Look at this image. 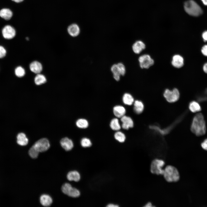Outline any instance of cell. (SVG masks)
Here are the masks:
<instances>
[{
  "label": "cell",
  "mask_w": 207,
  "mask_h": 207,
  "mask_svg": "<svg viewBox=\"0 0 207 207\" xmlns=\"http://www.w3.org/2000/svg\"><path fill=\"white\" fill-rule=\"evenodd\" d=\"M121 121L122 122V128L127 130L130 128H132L133 126V122L132 119L130 117L124 116L121 118Z\"/></svg>",
  "instance_id": "obj_11"
},
{
  "label": "cell",
  "mask_w": 207,
  "mask_h": 207,
  "mask_svg": "<svg viewBox=\"0 0 207 207\" xmlns=\"http://www.w3.org/2000/svg\"><path fill=\"white\" fill-rule=\"evenodd\" d=\"M164 96L168 101L173 102L179 99V93L178 90L176 88L173 89L172 91L166 89L164 93Z\"/></svg>",
  "instance_id": "obj_5"
},
{
  "label": "cell",
  "mask_w": 207,
  "mask_h": 207,
  "mask_svg": "<svg viewBox=\"0 0 207 207\" xmlns=\"http://www.w3.org/2000/svg\"><path fill=\"white\" fill-rule=\"evenodd\" d=\"M77 126L79 128L85 129L87 128L89 125L87 120L83 118H80L77 120L76 122Z\"/></svg>",
  "instance_id": "obj_27"
},
{
  "label": "cell",
  "mask_w": 207,
  "mask_h": 207,
  "mask_svg": "<svg viewBox=\"0 0 207 207\" xmlns=\"http://www.w3.org/2000/svg\"><path fill=\"white\" fill-rule=\"evenodd\" d=\"M11 196H12V194H11ZM10 207H11V206H10Z\"/></svg>",
  "instance_id": "obj_42"
},
{
  "label": "cell",
  "mask_w": 207,
  "mask_h": 207,
  "mask_svg": "<svg viewBox=\"0 0 207 207\" xmlns=\"http://www.w3.org/2000/svg\"><path fill=\"white\" fill-rule=\"evenodd\" d=\"M119 206L116 204H108L107 207H118Z\"/></svg>",
  "instance_id": "obj_38"
},
{
  "label": "cell",
  "mask_w": 207,
  "mask_h": 207,
  "mask_svg": "<svg viewBox=\"0 0 207 207\" xmlns=\"http://www.w3.org/2000/svg\"><path fill=\"white\" fill-rule=\"evenodd\" d=\"M113 111L114 115L118 118H121L126 113L125 108L120 105L115 106L113 108Z\"/></svg>",
  "instance_id": "obj_15"
},
{
  "label": "cell",
  "mask_w": 207,
  "mask_h": 207,
  "mask_svg": "<svg viewBox=\"0 0 207 207\" xmlns=\"http://www.w3.org/2000/svg\"><path fill=\"white\" fill-rule=\"evenodd\" d=\"M122 101L125 104L131 105L134 102V99L130 94L125 93L123 96Z\"/></svg>",
  "instance_id": "obj_23"
},
{
  "label": "cell",
  "mask_w": 207,
  "mask_h": 207,
  "mask_svg": "<svg viewBox=\"0 0 207 207\" xmlns=\"http://www.w3.org/2000/svg\"><path fill=\"white\" fill-rule=\"evenodd\" d=\"M47 79L45 76L40 73L37 74L34 78V82L37 85H40L45 83Z\"/></svg>",
  "instance_id": "obj_20"
},
{
  "label": "cell",
  "mask_w": 207,
  "mask_h": 207,
  "mask_svg": "<svg viewBox=\"0 0 207 207\" xmlns=\"http://www.w3.org/2000/svg\"><path fill=\"white\" fill-rule=\"evenodd\" d=\"M80 194L79 191L76 188L72 187V186L69 188L66 194L68 196L73 198L78 197Z\"/></svg>",
  "instance_id": "obj_22"
},
{
  "label": "cell",
  "mask_w": 207,
  "mask_h": 207,
  "mask_svg": "<svg viewBox=\"0 0 207 207\" xmlns=\"http://www.w3.org/2000/svg\"><path fill=\"white\" fill-rule=\"evenodd\" d=\"M117 65L120 75H124L126 72L125 68L124 65L121 63H118Z\"/></svg>",
  "instance_id": "obj_32"
},
{
  "label": "cell",
  "mask_w": 207,
  "mask_h": 207,
  "mask_svg": "<svg viewBox=\"0 0 207 207\" xmlns=\"http://www.w3.org/2000/svg\"><path fill=\"white\" fill-rule=\"evenodd\" d=\"M201 52L203 55L207 56V45H205L202 47Z\"/></svg>",
  "instance_id": "obj_35"
},
{
  "label": "cell",
  "mask_w": 207,
  "mask_h": 207,
  "mask_svg": "<svg viewBox=\"0 0 207 207\" xmlns=\"http://www.w3.org/2000/svg\"><path fill=\"white\" fill-rule=\"evenodd\" d=\"M17 143L22 146H25L28 144V139L24 133H21L18 134L17 136Z\"/></svg>",
  "instance_id": "obj_16"
},
{
  "label": "cell",
  "mask_w": 207,
  "mask_h": 207,
  "mask_svg": "<svg viewBox=\"0 0 207 207\" xmlns=\"http://www.w3.org/2000/svg\"><path fill=\"white\" fill-rule=\"evenodd\" d=\"M202 37L204 41H207V31H206L203 33Z\"/></svg>",
  "instance_id": "obj_36"
},
{
  "label": "cell",
  "mask_w": 207,
  "mask_h": 207,
  "mask_svg": "<svg viewBox=\"0 0 207 207\" xmlns=\"http://www.w3.org/2000/svg\"><path fill=\"white\" fill-rule=\"evenodd\" d=\"M185 11L188 14L193 16H198L202 13L200 7L194 0H188L184 3Z\"/></svg>",
  "instance_id": "obj_3"
},
{
  "label": "cell",
  "mask_w": 207,
  "mask_h": 207,
  "mask_svg": "<svg viewBox=\"0 0 207 207\" xmlns=\"http://www.w3.org/2000/svg\"><path fill=\"white\" fill-rule=\"evenodd\" d=\"M33 146L40 152L47 151L50 147V145L47 139L43 138L36 142Z\"/></svg>",
  "instance_id": "obj_7"
},
{
  "label": "cell",
  "mask_w": 207,
  "mask_h": 207,
  "mask_svg": "<svg viewBox=\"0 0 207 207\" xmlns=\"http://www.w3.org/2000/svg\"><path fill=\"white\" fill-rule=\"evenodd\" d=\"M201 146L205 150L207 151V139H205L201 143Z\"/></svg>",
  "instance_id": "obj_34"
},
{
  "label": "cell",
  "mask_w": 207,
  "mask_h": 207,
  "mask_svg": "<svg viewBox=\"0 0 207 207\" xmlns=\"http://www.w3.org/2000/svg\"><path fill=\"white\" fill-rule=\"evenodd\" d=\"M13 12L9 9L4 8L0 10V16L6 20H9L12 17Z\"/></svg>",
  "instance_id": "obj_18"
},
{
  "label": "cell",
  "mask_w": 207,
  "mask_h": 207,
  "mask_svg": "<svg viewBox=\"0 0 207 207\" xmlns=\"http://www.w3.org/2000/svg\"><path fill=\"white\" fill-rule=\"evenodd\" d=\"M111 70L113 74V77L117 81L119 80L120 74L117 64H114L112 65L111 68Z\"/></svg>",
  "instance_id": "obj_25"
},
{
  "label": "cell",
  "mask_w": 207,
  "mask_h": 207,
  "mask_svg": "<svg viewBox=\"0 0 207 207\" xmlns=\"http://www.w3.org/2000/svg\"><path fill=\"white\" fill-rule=\"evenodd\" d=\"M67 178L70 181H74L78 182L80 179V177L79 173L76 171H71L67 175Z\"/></svg>",
  "instance_id": "obj_19"
},
{
  "label": "cell",
  "mask_w": 207,
  "mask_h": 207,
  "mask_svg": "<svg viewBox=\"0 0 207 207\" xmlns=\"http://www.w3.org/2000/svg\"><path fill=\"white\" fill-rule=\"evenodd\" d=\"M138 60L140 67L142 68H148L154 63L153 59L149 55L147 54L140 56Z\"/></svg>",
  "instance_id": "obj_6"
},
{
  "label": "cell",
  "mask_w": 207,
  "mask_h": 207,
  "mask_svg": "<svg viewBox=\"0 0 207 207\" xmlns=\"http://www.w3.org/2000/svg\"><path fill=\"white\" fill-rule=\"evenodd\" d=\"M67 31L69 34L71 36L76 37L79 34L80 29L77 24H73L68 26L67 28Z\"/></svg>",
  "instance_id": "obj_13"
},
{
  "label": "cell",
  "mask_w": 207,
  "mask_h": 207,
  "mask_svg": "<svg viewBox=\"0 0 207 207\" xmlns=\"http://www.w3.org/2000/svg\"><path fill=\"white\" fill-rule=\"evenodd\" d=\"M6 54L5 49L2 46H0V58L4 57Z\"/></svg>",
  "instance_id": "obj_33"
},
{
  "label": "cell",
  "mask_w": 207,
  "mask_h": 207,
  "mask_svg": "<svg viewBox=\"0 0 207 207\" xmlns=\"http://www.w3.org/2000/svg\"><path fill=\"white\" fill-rule=\"evenodd\" d=\"M189 108L190 111L193 113L199 112L201 110V108L199 104L195 101H193L190 103Z\"/></svg>",
  "instance_id": "obj_21"
},
{
  "label": "cell",
  "mask_w": 207,
  "mask_h": 207,
  "mask_svg": "<svg viewBox=\"0 0 207 207\" xmlns=\"http://www.w3.org/2000/svg\"><path fill=\"white\" fill-rule=\"evenodd\" d=\"M80 143L81 146L84 147H89L92 145L90 140L87 138H83L81 141Z\"/></svg>",
  "instance_id": "obj_31"
},
{
  "label": "cell",
  "mask_w": 207,
  "mask_h": 207,
  "mask_svg": "<svg viewBox=\"0 0 207 207\" xmlns=\"http://www.w3.org/2000/svg\"><path fill=\"white\" fill-rule=\"evenodd\" d=\"M60 143L62 147L66 151L71 150L73 147V143L72 140L67 137L62 139Z\"/></svg>",
  "instance_id": "obj_12"
},
{
  "label": "cell",
  "mask_w": 207,
  "mask_h": 207,
  "mask_svg": "<svg viewBox=\"0 0 207 207\" xmlns=\"http://www.w3.org/2000/svg\"><path fill=\"white\" fill-rule=\"evenodd\" d=\"M144 207H150L154 206L150 202H148L146 203L144 206Z\"/></svg>",
  "instance_id": "obj_39"
},
{
  "label": "cell",
  "mask_w": 207,
  "mask_h": 207,
  "mask_svg": "<svg viewBox=\"0 0 207 207\" xmlns=\"http://www.w3.org/2000/svg\"><path fill=\"white\" fill-rule=\"evenodd\" d=\"M145 47V43L141 41L135 42L132 46V49L134 52L136 54L140 53Z\"/></svg>",
  "instance_id": "obj_14"
},
{
  "label": "cell",
  "mask_w": 207,
  "mask_h": 207,
  "mask_svg": "<svg viewBox=\"0 0 207 207\" xmlns=\"http://www.w3.org/2000/svg\"><path fill=\"white\" fill-rule=\"evenodd\" d=\"M40 200L41 204L45 207L50 206L52 202V199L51 197L47 194L42 195L40 197Z\"/></svg>",
  "instance_id": "obj_17"
},
{
  "label": "cell",
  "mask_w": 207,
  "mask_h": 207,
  "mask_svg": "<svg viewBox=\"0 0 207 207\" xmlns=\"http://www.w3.org/2000/svg\"><path fill=\"white\" fill-rule=\"evenodd\" d=\"M114 137L117 141L121 143L124 142L126 139L125 135L120 131H118L115 133Z\"/></svg>",
  "instance_id": "obj_28"
},
{
  "label": "cell",
  "mask_w": 207,
  "mask_h": 207,
  "mask_svg": "<svg viewBox=\"0 0 207 207\" xmlns=\"http://www.w3.org/2000/svg\"><path fill=\"white\" fill-rule=\"evenodd\" d=\"M203 3L206 5H207V0H201Z\"/></svg>",
  "instance_id": "obj_41"
},
{
  "label": "cell",
  "mask_w": 207,
  "mask_h": 207,
  "mask_svg": "<svg viewBox=\"0 0 207 207\" xmlns=\"http://www.w3.org/2000/svg\"><path fill=\"white\" fill-rule=\"evenodd\" d=\"M110 126L111 129L114 131H118L121 128L118 120L117 118H114L111 120Z\"/></svg>",
  "instance_id": "obj_26"
},
{
  "label": "cell",
  "mask_w": 207,
  "mask_h": 207,
  "mask_svg": "<svg viewBox=\"0 0 207 207\" xmlns=\"http://www.w3.org/2000/svg\"><path fill=\"white\" fill-rule=\"evenodd\" d=\"M39 152L32 146L29 149L28 154L29 156L33 158H37L39 154Z\"/></svg>",
  "instance_id": "obj_30"
},
{
  "label": "cell",
  "mask_w": 207,
  "mask_h": 207,
  "mask_svg": "<svg viewBox=\"0 0 207 207\" xmlns=\"http://www.w3.org/2000/svg\"><path fill=\"white\" fill-rule=\"evenodd\" d=\"M162 175L165 180L169 183L177 182L180 178L179 172L177 169L170 165H167L164 168Z\"/></svg>",
  "instance_id": "obj_2"
},
{
  "label": "cell",
  "mask_w": 207,
  "mask_h": 207,
  "mask_svg": "<svg viewBox=\"0 0 207 207\" xmlns=\"http://www.w3.org/2000/svg\"><path fill=\"white\" fill-rule=\"evenodd\" d=\"M2 33L3 37L7 39H13L16 35L15 29L10 25H6L4 26L2 29Z\"/></svg>",
  "instance_id": "obj_8"
},
{
  "label": "cell",
  "mask_w": 207,
  "mask_h": 207,
  "mask_svg": "<svg viewBox=\"0 0 207 207\" xmlns=\"http://www.w3.org/2000/svg\"><path fill=\"white\" fill-rule=\"evenodd\" d=\"M165 164L164 160L161 159L156 158L151 162L150 170L153 174L157 175H162L164 171L163 167Z\"/></svg>",
  "instance_id": "obj_4"
},
{
  "label": "cell",
  "mask_w": 207,
  "mask_h": 207,
  "mask_svg": "<svg viewBox=\"0 0 207 207\" xmlns=\"http://www.w3.org/2000/svg\"><path fill=\"white\" fill-rule=\"evenodd\" d=\"M184 63V59L181 55L176 54L173 56L171 64L174 67L177 68H180L183 66Z\"/></svg>",
  "instance_id": "obj_9"
},
{
  "label": "cell",
  "mask_w": 207,
  "mask_h": 207,
  "mask_svg": "<svg viewBox=\"0 0 207 207\" xmlns=\"http://www.w3.org/2000/svg\"><path fill=\"white\" fill-rule=\"evenodd\" d=\"M15 73L16 76L18 77H22L25 74V71L24 68L21 66L17 67L15 70Z\"/></svg>",
  "instance_id": "obj_29"
},
{
  "label": "cell",
  "mask_w": 207,
  "mask_h": 207,
  "mask_svg": "<svg viewBox=\"0 0 207 207\" xmlns=\"http://www.w3.org/2000/svg\"><path fill=\"white\" fill-rule=\"evenodd\" d=\"M144 106L142 103L138 100L135 101L134 103V110L137 114L141 113L143 109Z\"/></svg>",
  "instance_id": "obj_24"
},
{
  "label": "cell",
  "mask_w": 207,
  "mask_h": 207,
  "mask_svg": "<svg viewBox=\"0 0 207 207\" xmlns=\"http://www.w3.org/2000/svg\"><path fill=\"white\" fill-rule=\"evenodd\" d=\"M29 68L31 72L36 74L40 73L43 70L41 64L37 61L32 62L30 64Z\"/></svg>",
  "instance_id": "obj_10"
},
{
  "label": "cell",
  "mask_w": 207,
  "mask_h": 207,
  "mask_svg": "<svg viewBox=\"0 0 207 207\" xmlns=\"http://www.w3.org/2000/svg\"><path fill=\"white\" fill-rule=\"evenodd\" d=\"M191 132L197 136L204 135L206 132V126L203 115L198 113L194 116L191 126Z\"/></svg>",
  "instance_id": "obj_1"
},
{
  "label": "cell",
  "mask_w": 207,
  "mask_h": 207,
  "mask_svg": "<svg viewBox=\"0 0 207 207\" xmlns=\"http://www.w3.org/2000/svg\"><path fill=\"white\" fill-rule=\"evenodd\" d=\"M12 1L17 3H20L22 2L24 0H12Z\"/></svg>",
  "instance_id": "obj_40"
},
{
  "label": "cell",
  "mask_w": 207,
  "mask_h": 207,
  "mask_svg": "<svg viewBox=\"0 0 207 207\" xmlns=\"http://www.w3.org/2000/svg\"><path fill=\"white\" fill-rule=\"evenodd\" d=\"M203 70L205 73H207V62L204 65L203 67Z\"/></svg>",
  "instance_id": "obj_37"
}]
</instances>
